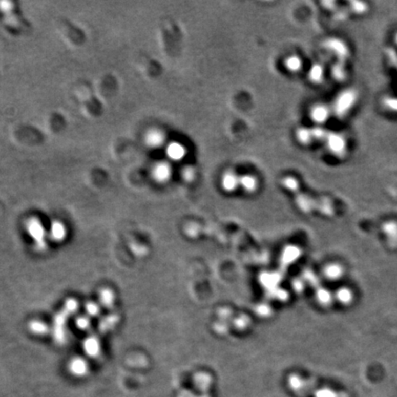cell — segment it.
<instances>
[{
  "label": "cell",
  "mask_w": 397,
  "mask_h": 397,
  "mask_svg": "<svg viewBox=\"0 0 397 397\" xmlns=\"http://www.w3.org/2000/svg\"><path fill=\"white\" fill-rule=\"evenodd\" d=\"M28 236L31 237L36 249L45 250L47 246L48 232L40 220L35 217L30 218L25 224Z\"/></svg>",
  "instance_id": "1"
},
{
  "label": "cell",
  "mask_w": 397,
  "mask_h": 397,
  "mask_svg": "<svg viewBox=\"0 0 397 397\" xmlns=\"http://www.w3.org/2000/svg\"><path fill=\"white\" fill-rule=\"evenodd\" d=\"M357 99V94L352 90H345L339 95L334 104L336 115L341 118L348 113L354 106Z\"/></svg>",
  "instance_id": "2"
},
{
  "label": "cell",
  "mask_w": 397,
  "mask_h": 397,
  "mask_svg": "<svg viewBox=\"0 0 397 397\" xmlns=\"http://www.w3.org/2000/svg\"><path fill=\"white\" fill-rule=\"evenodd\" d=\"M327 148L331 153L338 156H342L346 153V142L345 139L340 134L331 133L327 134L326 138Z\"/></svg>",
  "instance_id": "3"
},
{
  "label": "cell",
  "mask_w": 397,
  "mask_h": 397,
  "mask_svg": "<svg viewBox=\"0 0 397 397\" xmlns=\"http://www.w3.org/2000/svg\"><path fill=\"white\" fill-rule=\"evenodd\" d=\"M171 166L165 162H159L153 168V179L159 183H165L171 177Z\"/></svg>",
  "instance_id": "4"
},
{
  "label": "cell",
  "mask_w": 397,
  "mask_h": 397,
  "mask_svg": "<svg viewBox=\"0 0 397 397\" xmlns=\"http://www.w3.org/2000/svg\"><path fill=\"white\" fill-rule=\"evenodd\" d=\"M67 236V229L66 225L60 222V221H54L50 226L49 231H48V237L52 239L53 241L60 242L64 241Z\"/></svg>",
  "instance_id": "5"
},
{
  "label": "cell",
  "mask_w": 397,
  "mask_h": 397,
  "mask_svg": "<svg viewBox=\"0 0 397 397\" xmlns=\"http://www.w3.org/2000/svg\"><path fill=\"white\" fill-rule=\"evenodd\" d=\"M165 134L158 129L149 130L144 136V142L150 148H160L165 143Z\"/></svg>",
  "instance_id": "6"
},
{
  "label": "cell",
  "mask_w": 397,
  "mask_h": 397,
  "mask_svg": "<svg viewBox=\"0 0 397 397\" xmlns=\"http://www.w3.org/2000/svg\"><path fill=\"white\" fill-rule=\"evenodd\" d=\"M69 370L71 371V373L77 377H81V376H84L87 374L88 370H89V364L88 362H86L84 359L82 358H74L73 360H71V362H69Z\"/></svg>",
  "instance_id": "7"
},
{
  "label": "cell",
  "mask_w": 397,
  "mask_h": 397,
  "mask_svg": "<svg viewBox=\"0 0 397 397\" xmlns=\"http://www.w3.org/2000/svg\"><path fill=\"white\" fill-rule=\"evenodd\" d=\"M166 155L171 160L179 161L183 159L186 156V149L181 143L178 142L170 143L166 148Z\"/></svg>",
  "instance_id": "8"
},
{
  "label": "cell",
  "mask_w": 397,
  "mask_h": 397,
  "mask_svg": "<svg viewBox=\"0 0 397 397\" xmlns=\"http://www.w3.org/2000/svg\"><path fill=\"white\" fill-rule=\"evenodd\" d=\"M83 348L90 357H98L100 353V343L96 337H89L83 342Z\"/></svg>",
  "instance_id": "9"
},
{
  "label": "cell",
  "mask_w": 397,
  "mask_h": 397,
  "mask_svg": "<svg viewBox=\"0 0 397 397\" xmlns=\"http://www.w3.org/2000/svg\"><path fill=\"white\" fill-rule=\"evenodd\" d=\"M325 45L326 48H328L331 51H333L336 54H338L339 59H342L344 61L347 58V55L348 54V48L341 40L330 39L326 41Z\"/></svg>",
  "instance_id": "10"
},
{
  "label": "cell",
  "mask_w": 397,
  "mask_h": 397,
  "mask_svg": "<svg viewBox=\"0 0 397 397\" xmlns=\"http://www.w3.org/2000/svg\"><path fill=\"white\" fill-rule=\"evenodd\" d=\"M330 115V111L329 109L325 106V105H316L315 107L312 108V111H311V117H312V120L314 121H316L317 123H324L327 121V119L329 118Z\"/></svg>",
  "instance_id": "11"
},
{
  "label": "cell",
  "mask_w": 397,
  "mask_h": 397,
  "mask_svg": "<svg viewBox=\"0 0 397 397\" xmlns=\"http://www.w3.org/2000/svg\"><path fill=\"white\" fill-rule=\"evenodd\" d=\"M239 185V178L233 171L225 172L222 179V186L227 192H233Z\"/></svg>",
  "instance_id": "12"
},
{
  "label": "cell",
  "mask_w": 397,
  "mask_h": 397,
  "mask_svg": "<svg viewBox=\"0 0 397 397\" xmlns=\"http://www.w3.org/2000/svg\"><path fill=\"white\" fill-rule=\"evenodd\" d=\"M98 301L101 306L105 308H112L115 303V295L114 292L110 289H102L99 291Z\"/></svg>",
  "instance_id": "13"
},
{
  "label": "cell",
  "mask_w": 397,
  "mask_h": 397,
  "mask_svg": "<svg viewBox=\"0 0 397 397\" xmlns=\"http://www.w3.org/2000/svg\"><path fill=\"white\" fill-rule=\"evenodd\" d=\"M29 330L35 336H45L49 332V326L45 322L40 320H32L29 323Z\"/></svg>",
  "instance_id": "14"
},
{
  "label": "cell",
  "mask_w": 397,
  "mask_h": 397,
  "mask_svg": "<svg viewBox=\"0 0 397 397\" xmlns=\"http://www.w3.org/2000/svg\"><path fill=\"white\" fill-rule=\"evenodd\" d=\"M239 185H241L243 189L248 192H254L258 186L257 179L250 175H245L239 178Z\"/></svg>",
  "instance_id": "15"
},
{
  "label": "cell",
  "mask_w": 397,
  "mask_h": 397,
  "mask_svg": "<svg viewBox=\"0 0 397 397\" xmlns=\"http://www.w3.org/2000/svg\"><path fill=\"white\" fill-rule=\"evenodd\" d=\"M303 67V62L300 57L296 55H291L289 56L285 60V67L290 72L299 71L300 69Z\"/></svg>",
  "instance_id": "16"
},
{
  "label": "cell",
  "mask_w": 397,
  "mask_h": 397,
  "mask_svg": "<svg viewBox=\"0 0 397 397\" xmlns=\"http://www.w3.org/2000/svg\"><path fill=\"white\" fill-rule=\"evenodd\" d=\"M296 137L298 139L300 143H302L303 144L312 143V141L314 140L312 130L307 129V128H300L296 132Z\"/></svg>",
  "instance_id": "17"
},
{
  "label": "cell",
  "mask_w": 397,
  "mask_h": 397,
  "mask_svg": "<svg viewBox=\"0 0 397 397\" xmlns=\"http://www.w3.org/2000/svg\"><path fill=\"white\" fill-rule=\"evenodd\" d=\"M324 76V69L320 65H315L309 72V78L314 83H320Z\"/></svg>",
  "instance_id": "18"
},
{
  "label": "cell",
  "mask_w": 397,
  "mask_h": 397,
  "mask_svg": "<svg viewBox=\"0 0 397 397\" xmlns=\"http://www.w3.org/2000/svg\"><path fill=\"white\" fill-rule=\"evenodd\" d=\"M86 316L90 317H97L100 314V305L94 303V302H89L85 304Z\"/></svg>",
  "instance_id": "19"
},
{
  "label": "cell",
  "mask_w": 397,
  "mask_h": 397,
  "mask_svg": "<svg viewBox=\"0 0 397 397\" xmlns=\"http://www.w3.org/2000/svg\"><path fill=\"white\" fill-rule=\"evenodd\" d=\"M384 232L390 238L391 243H397V225L395 223H389L384 225Z\"/></svg>",
  "instance_id": "20"
},
{
  "label": "cell",
  "mask_w": 397,
  "mask_h": 397,
  "mask_svg": "<svg viewBox=\"0 0 397 397\" xmlns=\"http://www.w3.org/2000/svg\"><path fill=\"white\" fill-rule=\"evenodd\" d=\"M76 326L82 331L89 330L91 327V319L88 316H81L76 319Z\"/></svg>",
  "instance_id": "21"
},
{
  "label": "cell",
  "mask_w": 397,
  "mask_h": 397,
  "mask_svg": "<svg viewBox=\"0 0 397 397\" xmlns=\"http://www.w3.org/2000/svg\"><path fill=\"white\" fill-rule=\"evenodd\" d=\"M282 184L284 187H287L288 190H290L291 192H296L298 190V182L295 178H291V177H287L285 179L282 180Z\"/></svg>",
  "instance_id": "22"
},
{
  "label": "cell",
  "mask_w": 397,
  "mask_h": 397,
  "mask_svg": "<svg viewBox=\"0 0 397 397\" xmlns=\"http://www.w3.org/2000/svg\"><path fill=\"white\" fill-rule=\"evenodd\" d=\"M182 177L187 181H192L195 178V171L191 166H186L182 170Z\"/></svg>",
  "instance_id": "23"
},
{
  "label": "cell",
  "mask_w": 397,
  "mask_h": 397,
  "mask_svg": "<svg viewBox=\"0 0 397 397\" xmlns=\"http://www.w3.org/2000/svg\"><path fill=\"white\" fill-rule=\"evenodd\" d=\"M340 274H341V269H340L339 267L335 266V265L328 267L327 269H326V275L329 277V278H332V279L338 278V277L340 276Z\"/></svg>",
  "instance_id": "24"
},
{
  "label": "cell",
  "mask_w": 397,
  "mask_h": 397,
  "mask_svg": "<svg viewBox=\"0 0 397 397\" xmlns=\"http://www.w3.org/2000/svg\"><path fill=\"white\" fill-rule=\"evenodd\" d=\"M338 298L339 301H341L342 303H348L350 300H351V294L350 291L348 290H341L339 292H338Z\"/></svg>",
  "instance_id": "25"
},
{
  "label": "cell",
  "mask_w": 397,
  "mask_h": 397,
  "mask_svg": "<svg viewBox=\"0 0 397 397\" xmlns=\"http://www.w3.org/2000/svg\"><path fill=\"white\" fill-rule=\"evenodd\" d=\"M78 307V304L76 302V300H68L67 303H66V309L68 312H76Z\"/></svg>",
  "instance_id": "26"
},
{
  "label": "cell",
  "mask_w": 397,
  "mask_h": 397,
  "mask_svg": "<svg viewBox=\"0 0 397 397\" xmlns=\"http://www.w3.org/2000/svg\"><path fill=\"white\" fill-rule=\"evenodd\" d=\"M0 9L4 12H9L13 9V3L10 1H2L0 2Z\"/></svg>",
  "instance_id": "27"
},
{
  "label": "cell",
  "mask_w": 397,
  "mask_h": 397,
  "mask_svg": "<svg viewBox=\"0 0 397 397\" xmlns=\"http://www.w3.org/2000/svg\"><path fill=\"white\" fill-rule=\"evenodd\" d=\"M385 104L388 106L390 109H393L395 110L397 112V99H393V98H388L386 100Z\"/></svg>",
  "instance_id": "28"
},
{
  "label": "cell",
  "mask_w": 397,
  "mask_h": 397,
  "mask_svg": "<svg viewBox=\"0 0 397 397\" xmlns=\"http://www.w3.org/2000/svg\"><path fill=\"white\" fill-rule=\"evenodd\" d=\"M395 41H396V44H397V34H396V36H395Z\"/></svg>",
  "instance_id": "29"
}]
</instances>
